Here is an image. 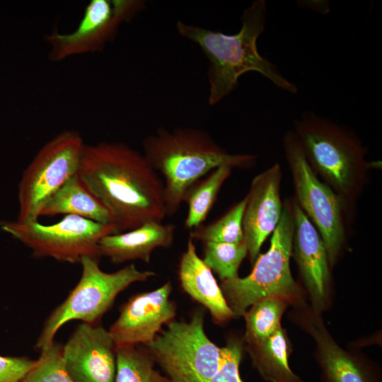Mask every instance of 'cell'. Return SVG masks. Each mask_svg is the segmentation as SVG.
<instances>
[{"label":"cell","instance_id":"obj_1","mask_svg":"<svg viewBox=\"0 0 382 382\" xmlns=\"http://www.w3.org/2000/svg\"><path fill=\"white\" fill-rule=\"evenodd\" d=\"M77 175L110 212L118 233L167 216L163 181L128 144H86Z\"/></svg>","mask_w":382,"mask_h":382},{"label":"cell","instance_id":"obj_27","mask_svg":"<svg viewBox=\"0 0 382 382\" xmlns=\"http://www.w3.org/2000/svg\"><path fill=\"white\" fill-rule=\"evenodd\" d=\"M242 354L241 342L238 339H229L226 346L221 347L219 369L209 382H243L239 373Z\"/></svg>","mask_w":382,"mask_h":382},{"label":"cell","instance_id":"obj_14","mask_svg":"<svg viewBox=\"0 0 382 382\" xmlns=\"http://www.w3.org/2000/svg\"><path fill=\"white\" fill-rule=\"evenodd\" d=\"M282 168L275 163L257 174L246 195L243 217L244 242L250 261L253 264L266 238L273 233L282 214L280 197Z\"/></svg>","mask_w":382,"mask_h":382},{"label":"cell","instance_id":"obj_9","mask_svg":"<svg viewBox=\"0 0 382 382\" xmlns=\"http://www.w3.org/2000/svg\"><path fill=\"white\" fill-rule=\"evenodd\" d=\"M85 146L78 132L64 130L40 149L18 185V222L38 221L47 201L77 174Z\"/></svg>","mask_w":382,"mask_h":382},{"label":"cell","instance_id":"obj_16","mask_svg":"<svg viewBox=\"0 0 382 382\" xmlns=\"http://www.w3.org/2000/svg\"><path fill=\"white\" fill-rule=\"evenodd\" d=\"M301 316L303 327L316 342L325 382H378L369 365L338 345L318 314L308 311Z\"/></svg>","mask_w":382,"mask_h":382},{"label":"cell","instance_id":"obj_22","mask_svg":"<svg viewBox=\"0 0 382 382\" xmlns=\"http://www.w3.org/2000/svg\"><path fill=\"white\" fill-rule=\"evenodd\" d=\"M290 303L280 296H269L253 303L243 316L247 345L262 341L281 328V318Z\"/></svg>","mask_w":382,"mask_h":382},{"label":"cell","instance_id":"obj_28","mask_svg":"<svg viewBox=\"0 0 382 382\" xmlns=\"http://www.w3.org/2000/svg\"><path fill=\"white\" fill-rule=\"evenodd\" d=\"M37 364L26 357L0 355V382H20Z\"/></svg>","mask_w":382,"mask_h":382},{"label":"cell","instance_id":"obj_7","mask_svg":"<svg viewBox=\"0 0 382 382\" xmlns=\"http://www.w3.org/2000/svg\"><path fill=\"white\" fill-rule=\"evenodd\" d=\"M202 311L188 321L171 320L146 349L170 382H209L221 361V347L204 330Z\"/></svg>","mask_w":382,"mask_h":382},{"label":"cell","instance_id":"obj_2","mask_svg":"<svg viewBox=\"0 0 382 382\" xmlns=\"http://www.w3.org/2000/svg\"><path fill=\"white\" fill-rule=\"evenodd\" d=\"M266 11L265 0L253 1L244 9L241 29L233 35L177 22L178 33L197 44L209 61V105H215L227 97L237 88L239 78L250 71L260 74L285 91L297 92V86L257 50V40L265 29Z\"/></svg>","mask_w":382,"mask_h":382},{"label":"cell","instance_id":"obj_4","mask_svg":"<svg viewBox=\"0 0 382 382\" xmlns=\"http://www.w3.org/2000/svg\"><path fill=\"white\" fill-rule=\"evenodd\" d=\"M310 167L347 205L368 183L366 148L350 129L311 111L294 121V130Z\"/></svg>","mask_w":382,"mask_h":382},{"label":"cell","instance_id":"obj_24","mask_svg":"<svg viewBox=\"0 0 382 382\" xmlns=\"http://www.w3.org/2000/svg\"><path fill=\"white\" fill-rule=\"evenodd\" d=\"M246 201L245 196L217 220L192 229L190 238L203 243L238 244L243 242V217Z\"/></svg>","mask_w":382,"mask_h":382},{"label":"cell","instance_id":"obj_6","mask_svg":"<svg viewBox=\"0 0 382 382\" xmlns=\"http://www.w3.org/2000/svg\"><path fill=\"white\" fill-rule=\"evenodd\" d=\"M81 275L65 300L45 320L35 347L41 352L54 342L57 332L72 320L96 323L112 305L116 296L132 284L145 282L156 274L139 270L129 264L114 272H106L99 258L84 256L81 260Z\"/></svg>","mask_w":382,"mask_h":382},{"label":"cell","instance_id":"obj_11","mask_svg":"<svg viewBox=\"0 0 382 382\" xmlns=\"http://www.w3.org/2000/svg\"><path fill=\"white\" fill-rule=\"evenodd\" d=\"M146 7L143 0H91L76 28L69 33L54 31L45 37L48 57L59 62L70 57L101 51L116 37L120 25Z\"/></svg>","mask_w":382,"mask_h":382},{"label":"cell","instance_id":"obj_25","mask_svg":"<svg viewBox=\"0 0 382 382\" xmlns=\"http://www.w3.org/2000/svg\"><path fill=\"white\" fill-rule=\"evenodd\" d=\"M204 243L202 260L221 281L238 277L240 265L248 255L244 241L238 244L219 242Z\"/></svg>","mask_w":382,"mask_h":382},{"label":"cell","instance_id":"obj_13","mask_svg":"<svg viewBox=\"0 0 382 382\" xmlns=\"http://www.w3.org/2000/svg\"><path fill=\"white\" fill-rule=\"evenodd\" d=\"M65 369L73 382H115L116 345L109 330L81 323L63 345Z\"/></svg>","mask_w":382,"mask_h":382},{"label":"cell","instance_id":"obj_8","mask_svg":"<svg viewBox=\"0 0 382 382\" xmlns=\"http://www.w3.org/2000/svg\"><path fill=\"white\" fill-rule=\"evenodd\" d=\"M282 145L292 177L294 199L318 231L332 267L345 245L347 204L310 167L293 130L284 135Z\"/></svg>","mask_w":382,"mask_h":382},{"label":"cell","instance_id":"obj_3","mask_svg":"<svg viewBox=\"0 0 382 382\" xmlns=\"http://www.w3.org/2000/svg\"><path fill=\"white\" fill-rule=\"evenodd\" d=\"M143 154L163 178L167 216L175 214L191 185L215 168L253 166L257 156L230 154L207 132L192 127L159 128L142 141Z\"/></svg>","mask_w":382,"mask_h":382},{"label":"cell","instance_id":"obj_17","mask_svg":"<svg viewBox=\"0 0 382 382\" xmlns=\"http://www.w3.org/2000/svg\"><path fill=\"white\" fill-rule=\"evenodd\" d=\"M175 231L173 224L147 222L134 229L103 237L98 243L99 254L113 264L137 260L149 263L155 249L173 244Z\"/></svg>","mask_w":382,"mask_h":382},{"label":"cell","instance_id":"obj_21","mask_svg":"<svg viewBox=\"0 0 382 382\" xmlns=\"http://www.w3.org/2000/svg\"><path fill=\"white\" fill-rule=\"evenodd\" d=\"M233 168L221 166L202 180L195 182L185 192L183 202L187 204L185 226L190 231L202 224L214 206L218 194Z\"/></svg>","mask_w":382,"mask_h":382},{"label":"cell","instance_id":"obj_19","mask_svg":"<svg viewBox=\"0 0 382 382\" xmlns=\"http://www.w3.org/2000/svg\"><path fill=\"white\" fill-rule=\"evenodd\" d=\"M75 215L103 224H114L108 209L76 174L69 179L43 207L41 216Z\"/></svg>","mask_w":382,"mask_h":382},{"label":"cell","instance_id":"obj_15","mask_svg":"<svg viewBox=\"0 0 382 382\" xmlns=\"http://www.w3.org/2000/svg\"><path fill=\"white\" fill-rule=\"evenodd\" d=\"M291 202L294 214L292 255L309 294L313 311L319 314L328 305L331 267L318 231L295 199Z\"/></svg>","mask_w":382,"mask_h":382},{"label":"cell","instance_id":"obj_26","mask_svg":"<svg viewBox=\"0 0 382 382\" xmlns=\"http://www.w3.org/2000/svg\"><path fill=\"white\" fill-rule=\"evenodd\" d=\"M20 382H73L63 359V345L54 341L37 359V365Z\"/></svg>","mask_w":382,"mask_h":382},{"label":"cell","instance_id":"obj_18","mask_svg":"<svg viewBox=\"0 0 382 382\" xmlns=\"http://www.w3.org/2000/svg\"><path fill=\"white\" fill-rule=\"evenodd\" d=\"M178 277L183 291L209 311L214 323L223 325L234 318L212 271L197 255L190 238L180 257Z\"/></svg>","mask_w":382,"mask_h":382},{"label":"cell","instance_id":"obj_10","mask_svg":"<svg viewBox=\"0 0 382 382\" xmlns=\"http://www.w3.org/2000/svg\"><path fill=\"white\" fill-rule=\"evenodd\" d=\"M0 227L30 249L33 257H51L71 264L80 263L84 256L100 259V240L118 233L113 224H103L75 215H65L59 221L48 225L38 221H4Z\"/></svg>","mask_w":382,"mask_h":382},{"label":"cell","instance_id":"obj_5","mask_svg":"<svg viewBox=\"0 0 382 382\" xmlns=\"http://www.w3.org/2000/svg\"><path fill=\"white\" fill-rule=\"evenodd\" d=\"M293 234L292 202L286 199L270 247L258 255L251 272L245 277L221 281L220 287L234 318L243 316L253 303L269 296H280L293 304L303 301L302 291L290 269Z\"/></svg>","mask_w":382,"mask_h":382},{"label":"cell","instance_id":"obj_12","mask_svg":"<svg viewBox=\"0 0 382 382\" xmlns=\"http://www.w3.org/2000/svg\"><path fill=\"white\" fill-rule=\"evenodd\" d=\"M172 284L132 296L120 309V315L109 329L116 347L147 345L173 320L176 306L170 299Z\"/></svg>","mask_w":382,"mask_h":382},{"label":"cell","instance_id":"obj_20","mask_svg":"<svg viewBox=\"0 0 382 382\" xmlns=\"http://www.w3.org/2000/svg\"><path fill=\"white\" fill-rule=\"evenodd\" d=\"M247 347L255 368L265 381L304 382L289 366L291 345L282 327L265 340Z\"/></svg>","mask_w":382,"mask_h":382},{"label":"cell","instance_id":"obj_23","mask_svg":"<svg viewBox=\"0 0 382 382\" xmlns=\"http://www.w3.org/2000/svg\"><path fill=\"white\" fill-rule=\"evenodd\" d=\"M154 365L149 352L139 345L116 347L115 382H170Z\"/></svg>","mask_w":382,"mask_h":382}]
</instances>
